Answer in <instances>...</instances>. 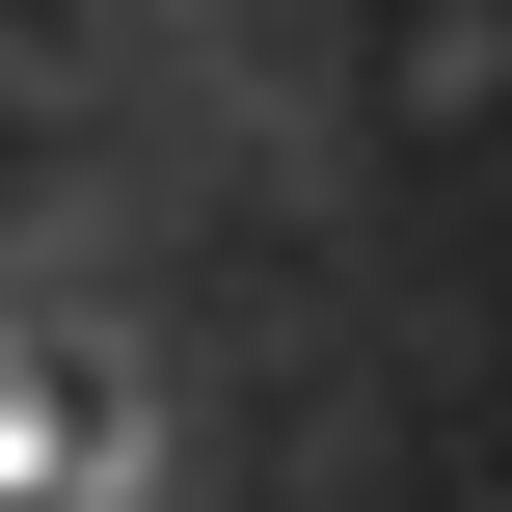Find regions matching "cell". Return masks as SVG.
<instances>
[{
    "mask_svg": "<svg viewBox=\"0 0 512 512\" xmlns=\"http://www.w3.org/2000/svg\"><path fill=\"white\" fill-rule=\"evenodd\" d=\"M81 378H0V486H81V432H54Z\"/></svg>",
    "mask_w": 512,
    "mask_h": 512,
    "instance_id": "6da1fadb",
    "label": "cell"
}]
</instances>
